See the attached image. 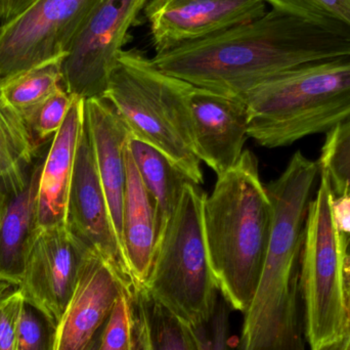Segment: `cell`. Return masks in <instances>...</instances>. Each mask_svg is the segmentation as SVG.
Listing matches in <instances>:
<instances>
[{"instance_id": "6da1fadb", "label": "cell", "mask_w": 350, "mask_h": 350, "mask_svg": "<svg viewBox=\"0 0 350 350\" xmlns=\"http://www.w3.org/2000/svg\"><path fill=\"white\" fill-rule=\"evenodd\" d=\"M350 55V26L282 10L152 59L164 73L197 88L243 100L265 80L298 66Z\"/></svg>"}, {"instance_id": "7a4b0ae2", "label": "cell", "mask_w": 350, "mask_h": 350, "mask_svg": "<svg viewBox=\"0 0 350 350\" xmlns=\"http://www.w3.org/2000/svg\"><path fill=\"white\" fill-rule=\"evenodd\" d=\"M320 170L301 152L267 185L273 204L271 237L262 273L244 312L243 350H296L301 345L297 297L308 205Z\"/></svg>"}, {"instance_id": "3957f363", "label": "cell", "mask_w": 350, "mask_h": 350, "mask_svg": "<svg viewBox=\"0 0 350 350\" xmlns=\"http://www.w3.org/2000/svg\"><path fill=\"white\" fill-rule=\"evenodd\" d=\"M273 209L258 160L244 151L206 195L203 226L220 295L244 314L256 291L273 226Z\"/></svg>"}, {"instance_id": "277c9868", "label": "cell", "mask_w": 350, "mask_h": 350, "mask_svg": "<svg viewBox=\"0 0 350 350\" xmlns=\"http://www.w3.org/2000/svg\"><path fill=\"white\" fill-rule=\"evenodd\" d=\"M248 137L267 149L288 147L350 120V55L298 66L243 98Z\"/></svg>"}, {"instance_id": "5b68a950", "label": "cell", "mask_w": 350, "mask_h": 350, "mask_svg": "<svg viewBox=\"0 0 350 350\" xmlns=\"http://www.w3.org/2000/svg\"><path fill=\"white\" fill-rule=\"evenodd\" d=\"M191 84L168 75L137 49L123 51L105 98L135 139L167 156L195 185L203 183L189 110Z\"/></svg>"}, {"instance_id": "8992f818", "label": "cell", "mask_w": 350, "mask_h": 350, "mask_svg": "<svg viewBox=\"0 0 350 350\" xmlns=\"http://www.w3.org/2000/svg\"><path fill=\"white\" fill-rule=\"evenodd\" d=\"M206 193L189 183L160 234L145 290L191 328L207 324L219 289L210 265L203 226Z\"/></svg>"}, {"instance_id": "52a82bcc", "label": "cell", "mask_w": 350, "mask_h": 350, "mask_svg": "<svg viewBox=\"0 0 350 350\" xmlns=\"http://www.w3.org/2000/svg\"><path fill=\"white\" fill-rule=\"evenodd\" d=\"M333 198L328 176L320 172L319 189L306 214L300 258L306 336L312 350L349 334L345 267L350 238L335 224Z\"/></svg>"}, {"instance_id": "ba28073f", "label": "cell", "mask_w": 350, "mask_h": 350, "mask_svg": "<svg viewBox=\"0 0 350 350\" xmlns=\"http://www.w3.org/2000/svg\"><path fill=\"white\" fill-rule=\"evenodd\" d=\"M150 0H98L62 63L63 85L82 100L104 98L129 31Z\"/></svg>"}, {"instance_id": "9c48e42d", "label": "cell", "mask_w": 350, "mask_h": 350, "mask_svg": "<svg viewBox=\"0 0 350 350\" xmlns=\"http://www.w3.org/2000/svg\"><path fill=\"white\" fill-rule=\"evenodd\" d=\"M98 0H37L0 27V82L64 57Z\"/></svg>"}, {"instance_id": "30bf717a", "label": "cell", "mask_w": 350, "mask_h": 350, "mask_svg": "<svg viewBox=\"0 0 350 350\" xmlns=\"http://www.w3.org/2000/svg\"><path fill=\"white\" fill-rule=\"evenodd\" d=\"M94 251L64 226L39 228L29 248L18 291L57 328Z\"/></svg>"}, {"instance_id": "8fae6325", "label": "cell", "mask_w": 350, "mask_h": 350, "mask_svg": "<svg viewBox=\"0 0 350 350\" xmlns=\"http://www.w3.org/2000/svg\"><path fill=\"white\" fill-rule=\"evenodd\" d=\"M66 226L86 246L104 257L135 290L131 269L115 230L100 181L90 129L83 118L68 196Z\"/></svg>"}, {"instance_id": "7c38bea8", "label": "cell", "mask_w": 350, "mask_h": 350, "mask_svg": "<svg viewBox=\"0 0 350 350\" xmlns=\"http://www.w3.org/2000/svg\"><path fill=\"white\" fill-rule=\"evenodd\" d=\"M145 16L156 53L267 14L265 0H150Z\"/></svg>"}, {"instance_id": "4fadbf2b", "label": "cell", "mask_w": 350, "mask_h": 350, "mask_svg": "<svg viewBox=\"0 0 350 350\" xmlns=\"http://www.w3.org/2000/svg\"><path fill=\"white\" fill-rule=\"evenodd\" d=\"M125 291L135 293L109 261L92 252L55 328L53 350H90Z\"/></svg>"}, {"instance_id": "5bb4252c", "label": "cell", "mask_w": 350, "mask_h": 350, "mask_svg": "<svg viewBox=\"0 0 350 350\" xmlns=\"http://www.w3.org/2000/svg\"><path fill=\"white\" fill-rule=\"evenodd\" d=\"M189 110L198 157L217 177L226 174L240 159L249 137L246 103L193 85Z\"/></svg>"}, {"instance_id": "9a60e30c", "label": "cell", "mask_w": 350, "mask_h": 350, "mask_svg": "<svg viewBox=\"0 0 350 350\" xmlns=\"http://www.w3.org/2000/svg\"><path fill=\"white\" fill-rule=\"evenodd\" d=\"M49 145L25 178L0 183V279L14 285H20L29 248L39 230V183Z\"/></svg>"}, {"instance_id": "2e32d148", "label": "cell", "mask_w": 350, "mask_h": 350, "mask_svg": "<svg viewBox=\"0 0 350 350\" xmlns=\"http://www.w3.org/2000/svg\"><path fill=\"white\" fill-rule=\"evenodd\" d=\"M84 117L113 224L122 246L123 198L126 185L125 148L131 133L106 98L84 100Z\"/></svg>"}, {"instance_id": "e0dca14e", "label": "cell", "mask_w": 350, "mask_h": 350, "mask_svg": "<svg viewBox=\"0 0 350 350\" xmlns=\"http://www.w3.org/2000/svg\"><path fill=\"white\" fill-rule=\"evenodd\" d=\"M125 162L122 248L137 292L145 289L149 278L159 239V226L155 203L144 185L129 145L125 148Z\"/></svg>"}, {"instance_id": "ac0fdd59", "label": "cell", "mask_w": 350, "mask_h": 350, "mask_svg": "<svg viewBox=\"0 0 350 350\" xmlns=\"http://www.w3.org/2000/svg\"><path fill=\"white\" fill-rule=\"evenodd\" d=\"M83 118L84 100L75 96L63 125L51 139L43 164L38 193L39 228L66 224L68 196Z\"/></svg>"}, {"instance_id": "d6986e66", "label": "cell", "mask_w": 350, "mask_h": 350, "mask_svg": "<svg viewBox=\"0 0 350 350\" xmlns=\"http://www.w3.org/2000/svg\"><path fill=\"white\" fill-rule=\"evenodd\" d=\"M127 145L144 185L155 203L160 237L180 201L185 185L191 180L153 146L133 135Z\"/></svg>"}, {"instance_id": "ffe728a7", "label": "cell", "mask_w": 350, "mask_h": 350, "mask_svg": "<svg viewBox=\"0 0 350 350\" xmlns=\"http://www.w3.org/2000/svg\"><path fill=\"white\" fill-rule=\"evenodd\" d=\"M46 144L35 141L22 116L0 94V183L25 178Z\"/></svg>"}, {"instance_id": "44dd1931", "label": "cell", "mask_w": 350, "mask_h": 350, "mask_svg": "<svg viewBox=\"0 0 350 350\" xmlns=\"http://www.w3.org/2000/svg\"><path fill=\"white\" fill-rule=\"evenodd\" d=\"M64 57L41 64L0 82V94L4 102L21 115L64 88Z\"/></svg>"}, {"instance_id": "7402d4cb", "label": "cell", "mask_w": 350, "mask_h": 350, "mask_svg": "<svg viewBox=\"0 0 350 350\" xmlns=\"http://www.w3.org/2000/svg\"><path fill=\"white\" fill-rule=\"evenodd\" d=\"M326 135L319 170L328 176L334 196L350 195V120Z\"/></svg>"}, {"instance_id": "603a6c76", "label": "cell", "mask_w": 350, "mask_h": 350, "mask_svg": "<svg viewBox=\"0 0 350 350\" xmlns=\"http://www.w3.org/2000/svg\"><path fill=\"white\" fill-rule=\"evenodd\" d=\"M144 295L153 350H198L193 329L152 299L145 289Z\"/></svg>"}, {"instance_id": "cb8c5ba5", "label": "cell", "mask_w": 350, "mask_h": 350, "mask_svg": "<svg viewBox=\"0 0 350 350\" xmlns=\"http://www.w3.org/2000/svg\"><path fill=\"white\" fill-rule=\"evenodd\" d=\"M75 96L65 88H59L46 100L21 114L35 141L42 146L59 131Z\"/></svg>"}, {"instance_id": "d4e9b609", "label": "cell", "mask_w": 350, "mask_h": 350, "mask_svg": "<svg viewBox=\"0 0 350 350\" xmlns=\"http://www.w3.org/2000/svg\"><path fill=\"white\" fill-rule=\"evenodd\" d=\"M275 10L314 21H337L350 26V0H265Z\"/></svg>"}, {"instance_id": "484cf974", "label": "cell", "mask_w": 350, "mask_h": 350, "mask_svg": "<svg viewBox=\"0 0 350 350\" xmlns=\"http://www.w3.org/2000/svg\"><path fill=\"white\" fill-rule=\"evenodd\" d=\"M55 328L27 302H23L16 331V350H53Z\"/></svg>"}, {"instance_id": "4316f807", "label": "cell", "mask_w": 350, "mask_h": 350, "mask_svg": "<svg viewBox=\"0 0 350 350\" xmlns=\"http://www.w3.org/2000/svg\"><path fill=\"white\" fill-rule=\"evenodd\" d=\"M133 295L135 292L125 291L117 300L103 328L98 350H129Z\"/></svg>"}, {"instance_id": "83f0119b", "label": "cell", "mask_w": 350, "mask_h": 350, "mask_svg": "<svg viewBox=\"0 0 350 350\" xmlns=\"http://www.w3.org/2000/svg\"><path fill=\"white\" fill-rule=\"evenodd\" d=\"M232 308L219 296L215 312L207 324L193 329L198 350H230V316Z\"/></svg>"}, {"instance_id": "f1b7e54d", "label": "cell", "mask_w": 350, "mask_h": 350, "mask_svg": "<svg viewBox=\"0 0 350 350\" xmlns=\"http://www.w3.org/2000/svg\"><path fill=\"white\" fill-rule=\"evenodd\" d=\"M23 302L24 299L18 288L0 304V350H16Z\"/></svg>"}, {"instance_id": "f546056e", "label": "cell", "mask_w": 350, "mask_h": 350, "mask_svg": "<svg viewBox=\"0 0 350 350\" xmlns=\"http://www.w3.org/2000/svg\"><path fill=\"white\" fill-rule=\"evenodd\" d=\"M129 350H153L144 290L135 292L133 297Z\"/></svg>"}, {"instance_id": "4dcf8cb0", "label": "cell", "mask_w": 350, "mask_h": 350, "mask_svg": "<svg viewBox=\"0 0 350 350\" xmlns=\"http://www.w3.org/2000/svg\"><path fill=\"white\" fill-rule=\"evenodd\" d=\"M332 213L338 230L350 238V195L334 196Z\"/></svg>"}, {"instance_id": "1f68e13d", "label": "cell", "mask_w": 350, "mask_h": 350, "mask_svg": "<svg viewBox=\"0 0 350 350\" xmlns=\"http://www.w3.org/2000/svg\"><path fill=\"white\" fill-rule=\"evenodd\" d=\"M37 0H0V24L5 25L18 18Z\"/></svg>"}, {"instance_id": "d6a6232c", "label": "cell", "mask_w": 350, "mask_h": 350, "mask_svg": "<svg viewBox=\"0 0 350 350\" xmlns=\"http://www.w3.org/2000/svg\"><path fill=\"white\" fill-rule=\"evenodd\" d=\"M345 292H347V324H349V334L350 335V244L347 267H345Z\"/></svg>"}, {"instance_id": "836d02e7", "label": "cell", "mask_w": 350, "mask_h": 350, "mask_svg": "<svg viewBox=\"0 0 350 350\" xmlns=\"http://www.w3.org/2000/svg\"><path fill=\"white\" fill-rule=\"evenodd\" d=\"M316 350H350V335H345L338 340L333 341Z\"/></svg>"}, {"instance_id": "e575fe53", "label": "cell", "mask_w": 350, "mask_h": 350, "mask_svg": "<svg viewBox=\"0 0 350 350\" xmlns=\"http://www.w3.org/2000/svg\"><path fill=\"white\" fill-rule=\"evenodd\" d=\"M18 288V285H14V284L0 279V304H1L8 295H10L12 292L16 291Z\"/></svg>"}, {"instance_id": "d590c367", "label": "cell", "mask_w": 350, "mask_h": 350, "mask_svg": "<svg viewBox=\"0 0 350 350\" xmlns=\"http://www.w3.org/2000/svg\"><path fill=\"white\" fill-rule=\"evenodd\" d=\"M100 336H102V333H100V334L98 335V338L94 340V345H92V347H90V350H98V347H100Z\"/></svg>"}, {"instance_id": "8d00e7d4", "label": "cell", "mask_w": 350, "mask_h": 350, "mask_svg": "<svg viewBox=\"0 0 350 350\" xmlns=\"http://www.w3.org/2000/svg\"><path fill=\"white\" fill-rule=\"evenodd\" d=\"M0 27H1V24H0Z\"/></svg>"}]
</instances>
